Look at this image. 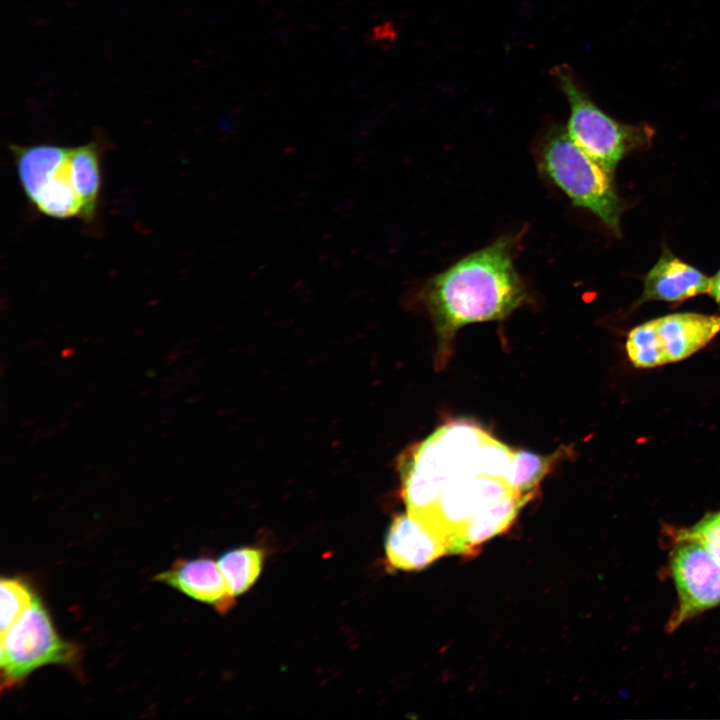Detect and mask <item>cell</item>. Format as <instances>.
Listing matches in <instances>:
<instances>
[{
  "mask_svg": "<svg viewBox=\"0 0 720 720\" xmlns=\"http://www.w3.org/2000/svg\"><path fill=\"white\" fill-rule=\"evenodd\" d=\"M551 73L569 103V137L611 177L628 152L651 143L650 126L623 124L610 117L585 92L570 66L558 65Z\"/></svg>",
  "mask_w": 720,
  "mask_h": 720,
  "instance_id": "obj_4",
  "label": "cell"
},
{
  "mask_svg": "<svg viewBox=\"0 0 720 720\" xmlns=\"http://www.w3.org/2000/svg\"><path fill=\"white\" fill-rule=\"evenodd\" d=\"M389 564L396 569L420 570L448 554L446 540L428 524L410 513L398 515L385 537Z\"/></svg>",
  "mask_w": 720,
  "mask_h": 720,
  "instance_id": "obj_8",
  "label": "cell"
},
{
  "mask_svg": "<svg viewBox=\"0 0 720 720\" xmlns=\"http://www.w3.org/2000/svg\"><path fill=\"white\" fill-rule=\"evenodd\" d=\"M514 449L477 424L457 420L419 443L402 468V491L412 514L451 546L475 517L522 494L510 482Z\"/></svg>",
  "mask_w": 720,
  "mask_h": 720,
  "instance_id": "obj_1",
  "label": "cell"
},
{
  "mask_svg": "<svg viewBox=\"0 0 720 720\" xmlns=\"http://www.w3.org/2000/svg\"><path fill=\"white\" fill-rule=\"evenodd\" d=\"M670 571L678 605L668 622L673 631L692 617L720 605V563L699 543L675 541Z\"/></svg>",
  "mask_w": 720,
  "mask_h": 720,
  "instance_id": "obj_7",
  "label": "cell"
},
{
  "mask_svg": "<svg viewBox=\"0 0 720 720\" xmlns=\"http://www.w3.org/2000/svg\"><path fill=\"white\" fill-rule=\"evenodd\" d=\"M263 561V552L253 547L235 548L221 555L217 563L234 597L243 594L255 583Z\"/></svg>",
  "mask_w": 720,
  "mask_h": 720,
  "instance_id": "obj_14",
  "label": "cell"
},
{
  "mask_svg": "<svg viewBox=\"0 0 720 720\" xmlns=\"http://www.w3.org/2000/svg\"><path fill=\"white\" fill-rule=\"evenodd\" d=\"M0 643L2 689L22 682L39 667L72 665L79 656L78 647L56 633L39 598L1 634Z\"/></svg>",
  "mask_w": 720,
  "mask_h": 720,
  "instance_id": "obj_5",
  "label": "cell"
},
{
  "mask_svg": "<svg viewBox=\"0 0 720 720\" xmlns=\"http://www.w3.org/2000/svg\"><path fill=\"white\" fill-rule=\"evenodd\" d=\"M534 494L531 492L504 500L475 517L458 534L450 553L470 554L480 544L502 533Z\"/></svg>",
  "mask_w": 720,
  "mask_h": 720,
  "instance_id": "obj_12",
  "label": "cell"
},
{
  "mask_svg": "<svg viewBox=\"0 0 720 720\" xmlns=\"http://www.w3.org/2000/svg\"><path fill=\"white\" fill-rule=\"evenodd\" d=\"M708 294H710V296L720 306V269L712 278H710V287Z\"/></svg>",
  "mask_w": 720,
  "mask_h": 720,
  "instance_id": "obj_19",
  "label": "cell"
},
{
  "mask_svg": "<svg viewBox=\"0 0 720 720\" xmlns=\"http://www.w3.org/2000/svg\"><path fill=\"white\" fill-rule=\"evenodd\" d=\"M563 456H566L563 449L550 455L514 450L510 474L512 486L521 493L535 492L539 482Z\"/></svg>",
  "mask_w": 720,
  "mask_h": 720,
  "instance_id": "obj_16",
  "label": "cell"
},
{
  "mask_svg": "<svg viewBox=\"0 0 720 720\" xmlns=\"http://www.w3.org/2000/svg\"><path fill=\"white\" fill-rule=\"evenodd\" d=\"M69 173L80 202L81 217L89 220L95 215L100 188L99 157L95 143L70 148Z\"/></svg>",
  "mask_w": 720,
  "mask_h": 720,
  "instance_id": "obj_13",
  "label": "cell"
},
{
  "mask_svg": "<svg viewBox=\"0 0 720 720\" xmlns=\"http://www.w3.org/2000/svg\"><path fill=\"white\" fill-rule=\"evenodd\" d=\"M155 581L167 584L189 597L213 606L226 613L234 605L218 563L208 558L181 559L158 574Z\"/></svg>",
  "mask_w": 720,
  "mask_h": 720,
  "instance_id": "obj_9",
  "label": "cell"
},
{
  "mask_svg": "<svg viewBox=\"0 0 720 720\" xmlns=\"http://www.w3.org/2000/svg\"><path fill=\"white\" fill-rule=\"evenodd\" d=\"M10 148L23 191L40 213L56 219L81 216L70 180V148L52 144Z\"/></svg>",
  "mask_w": 720,
  "mask_h": 720,
  "instance_id": "obj_6",
  "label": "cell"
},
{
  "mask_svg": "<svg viewBox=\"0 0 720 720\" xmlns=\"http://www.w3.org/2000/svg\"><path fill=\"white\" fill-rule=\"evenodd\" d=\"M626 350L631 363L638 368H653L669 363L656 319L644 322L629 332Z\"/></svg>",
  "mask_w": 720,
  "mask_h": 720,
  "instance_id": "obj_15",
  "label": "cell"
},
{
  "mask_svg": "<svg viewBox=\"0 0 720 720\" xmlns=\"http://www.w3.org/2000/svg\"><path fill=\"white\" fill-rule=\"evenodd\" d=\"M710 278L700 270L682 261L667 248L643 281V292L638 301L658 300L679 302L708 293Z\"/></svg>",
  "mask_w": 720,
  "mask_h": 720,
  "instance_id": "obj_10",
  "label": "cell"
},
{
  "mask_svg": "<svg viewBox=\"0 0 720 720\" xmlns=\"http://www.w3.org/2000/svg\"><path fill=\"white\" fill-rule=\"evenodd\" d=\"M537 164L545 178L573 205L590 211L620 235L624 205L613 177L569 137L566 128L554 125L545 132L537 147Z\"/></svg>",
  "mask_w": 720,
  "mask_h": 720,
  "instance_id": "obj_3",
  "label": "cell"
},
{
  "mask_svg": "<svg viewBox=\"0 0 720 720\" xmlns=\"http://www.w3.org/2000/svg\"><path fill=\"white\" fill-rule=\"evenodd\" d=\"M1 634L5 633L38 598L31 588L17 578L3 577L0 582Z\"/></svg>",
  "mask_w": 720,
  "mask_h": 720,
  "instance_id": "obj_17",
  "label": "cell"
},
{
  "mask_svg": "<svg viewBox=\"0 0 720 720\" xmlns=\"http://www.w3.org/2000/svg\"><path fill=\"white\" fill-rule=\"evenodd\" d=\"M669 362L683 360L708 344L720 332V315L674 313L656 319Z\"/></svg>",
  "mask_w": 720,
  "mask_h": 720,
  "instance_id": "obj_11",
  "label": "cell"
},
{
  "mask_svg": "<svg viewBox=\"0 0 720 720\" xmlns=\"http://www.w3.org/2000/svg\"><path fill=\"white\" fill-rule=\"evenodd\" d=\"M673 538L699 543L720 563V512L708 514L690 528L677 530Z\"/></svg>",
  "mask_w": 720,
  "mask_h": 720,
  "instance_id": "obj_18",
  "label": "cell"
},
{
  "mask_svg": "<svg viewBox=\"0 0 720 720\" xmlns=\"http://www.w3.org/2000/svg\"><path fill=\"white\" fill-rule=\"evenodd\" d=\"M516 238L502 236L434 275L420 296L429 311L441 353L463 326L500 320L529 299L514 265Z\"/></svg>",
  "mask_w": 720,
  "mask_h": 720,
  "instance_id": "obj_2",
  "label": "cell"
}]
</instances>
